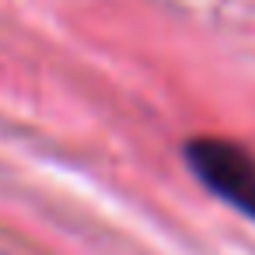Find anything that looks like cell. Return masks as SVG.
Segmentation results:
<instances>
[{
	"mask_svg": "<svg viewBox=\"0 0 255 255\" xmlns=\"http://www.w3.org/2000/svg\"><path fill=\"white\" fill-rule=\"evenodd\" d=\"M185 157L196 178L210 192H217L234 210L255 220V157L241 143L217 140V136H196L185 147Z\"/></svg>",
	"mask_w": 255,
	"mask_h": 255,
	"instance_id": "obj_1",
	"label": "cell"
}]
</instances>
